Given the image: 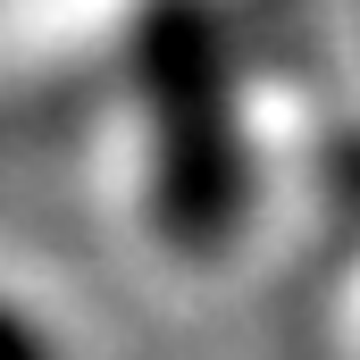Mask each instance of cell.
I'll list each match as a JSON object with an SVG mask.
<instances>
[{"label":"cell","mask_w":360,"mask_h":360,"mask_svg":"<svg viewBox=\"0 0 360 360\" xmlns=\"http://www.w3.org/2000/svg\"><path fill=\"white\" fill-rule=\"evenodd\" d=\"M344 184H360V151H344Z\"/></svg>","instance_id":"3"},{"label":"cell","mask_w":360,"mask_h":360,"mask_svg":"<svg viewBox=\"0 0 360 360\" xmlns=\"http://www.w3.org/2000/svg\"><path fill=\"white\" fill-rule=\"evenodd\" d=\"M134 84L151 101L160 151V218L184 252H218L243 210V143H235V84L226 42L201 0H160L134 34Z\"/></svg>","instance_id":"1"},{"label":"cell","mask_w":360,"mask_h":360,"mask_svg":"<svg viewBox=\"0 0 360 360\" xmlns=\"http://www.w3.org/2000/svg\"><path fill=\"white\" fill-rule=\"evenodd\" d=\"M0 360H51V344H42V335H34L8 302H0Z\"/></svg>","instance_id":"2"}]
</instances>
